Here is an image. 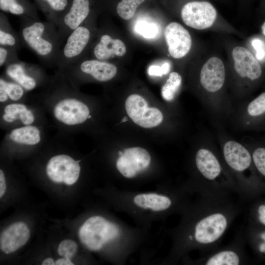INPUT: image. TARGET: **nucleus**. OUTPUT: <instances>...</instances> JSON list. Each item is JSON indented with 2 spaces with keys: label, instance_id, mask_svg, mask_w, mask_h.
<instances>
[{
  "label": "nucleus",
  "instance_id": "f257e3e1",
  "mask_svg": "<svg viewBox=\"0 0 265 265\" xmlns=\"http://www.w3.org/2000/svg\"><path fill=\"white\" fill-rule=\"evenodd\" d=\"M196 73V86L204 108L214 118H230L234 108L229 89L227 62L217 54L203 57Z\"/></svg>",
  "mask_w": 265,
  "mask_h": 265
},
{
  "label": "nucleus",
  "instance_id": "f03ea898",
  "mask_svg": "<svg viewBox=\"0 0 265 265\" xmlns=\"http://www.w3.org/2000/svg\"><path fill=\"white\" fill-rule=\"evenodd\" d=\"M227 62L229 89L233 100L244 101L263 77L259 61L246 47L234 45L229 48Z\"/></svg>",
  "mask_w": 265,
  "mask_h": 265
},
{
  "label": "nucleus",
  "instance_id": "7ed1b4c3",
  "mask_svg": "<svg viewBox=\"0 0 265 265\" xmlns=\"http://www.w3.org/2000/svg\"><path fill=\"white\" fill-rule=\"evenodd\" d=\"M19 36L22 45L34 52L45 63L55 65L62 41L53 23L20 17Z\"/></svg>",
  "mask_w": 265,
  "mask_h": 265
},
{
  "label": "nucleus",
  "instance_id": "20e7f679",
  "mask_svg": "<svg viewBox=\"0 0 265 265\" xmlns=\"http://www.w3.org/2000/svg\"><path fill=\"white\" fill-rule=\"evenodd\" d=\"M181 17L187 26L199 30H214L239 34L236 29L220 18L214 6L210 2L190 1L181 10Z\"/></svg>",
  "mask_w": 265,
  "mask_h": 265
},
{
  "label": "nucleus",
  "instance_id": "39448f33",
  "mask_svg": "<svg viewBox=\"0 0 265 265\" xmlns=\"http://www.w3.org/2000/svg\"><path fill=\"white\" fill-rule=\"evenodd\" d=\"M85 22L73 30L61 46L55 65L60 71L67 66L85 58L86 53L92 37V30L88 23Z\"/></svg>",
  "mask_w": 265,
  "mask_h": 265
},
{
  "label": "nucleus",
  "instance_id": "423d86ee",
  "mask_svg": "<svg viewBox=\"0 0 265 265\" xmlns=\"http://www.w3.org/2000/svg\"><path fill=\"white\" fill-rule=\"evenodd\" d=\"M220 146L223 160L229 170L239 178L256 169L248 147L234 139L221 136Z\"/></svg>",
  "mask_w": 265,
  "mask_h": 265
},
{
  "label": "nucleus",
  "instance_id": "0eeeda50",
  "mask_svg": "<svg viewBox=\"0 0 265 265\" xmlns=\"http://www.w3.org/2000/svg\"><path fill=\"white\" fill-rule=\"evenodd\" d=\"M243 103L234 111L235 124L244 130L261 131L265 129V91Z\"/></svg>",
  "mask_w": 265,
  "mask_h": 265
},
{
  "label": "nucleus",
  "instance_id": "6e6552de",
  "mask_svg": "<svg viewBox=\"0 0 265 265\" xmlns=\"http://www.w3.org/2000/svg\"><path fill=\"white\" fill-rule=\"evenodd\" d=\"M117 71L116 66L107 61L84 58L67 66L61 72L73 80L89 76L97 81L105 82L112 79Z\"/></svg>",
  "mask_w": 265,
  "mask_h": 265
},
{
  "label": "nucleus",
  "instance_id": "1a4fd4ad",
  "mask_svg": "<svg viewBox=\"0 0 265 265\" xmlns=\"http://www.w3.org/2000/svg\"><path fill=\"white\" fill-rule=\"evenodd\" d=\"M213 144L203 140L195 155L196 169L203 178L209 181H215L228 175L225 162L223 164Z\"/></svg>",
  "mask_w": 265,
  "mask_h": 265
},
{
  "label": "nucleus",
  "instance_id": "9d476101",
  "mask_svg": "<svg viewBox=\"0 0 265 265\" xmlns=\"http://www.w3.org/2000/svg\"><path fill=\"white\" fill-rule=\"evenodd\" d=\"M127 114L133 122L144 128H151L159 125L163 120L161 111L156 107L148 106L146 100L141 96L133 94L125 102Z\"/></svg>",
  "mask_w": 265,
  "mask_h": 265
},
{
  "label": "nucleus",
  "instance_id": "9b49d317",
  "mask_svg": "<svg viewBox=\"0 0 265 265\" xmlns=\"http://www.w3.org/2000/svg\"><path fill=\"white\" fill-rule=\"evenodd\" d=\"M80 160H75L69 156L58 155L53 157L46 166L49 178L56 183L63 182L67 185L75 184L79 179L80 171Z\"/></svg>",
  "mask_w": 265,
  "mask_h": 265
},
{
  "label": "nucleus",
  "instance_id": "f8f14e48",
  "mask_svg": "<svg viewBox=\"0 0 265 265\" xmlns=\"http://www.w3.org/2000/svg\"><path fill=\"white\" fill-rule=\"evenodd\" d=\"M228 224V218L223 212L211 213L196 223L194 233L195 240L202 244L214 243L223 234Z\"/></svg>",
  "mask_w": 265,
  "mask_h": 265
},
{
  "label": "nucleus",
  "instance_id": "ddd939ff",
  "mask_svg": "<svg viewBox=\"0 0 265 265\" xmlns=\"http://www.w3.org/2000/svg\"><path fill=\"white\" fill-rule=\"evenodd\" d=\"M54 117L67 125H76L91 117L88 106L74 97H66L59 100L53 110Z\"/></svg>",
  "mask_w": 265,
  "mask_h": 265
},
{
  "label": "nucleus",
  "instance_id": "4468645a",
  "mask_svg": "<svg viewBox=\"0 0 265 265\" xmlns=\"http://www.w3.org/2000/svg\"><path fill=\"white\" fill-rule=\"evenodd\" d=\"M116 167L125 177L131 178L146 169L151 161L149 152L141 147H132L119 151Z\"/></svg>",
  "mask_w": 265,
  "mask_h": 265
},
{
  "label": "nucleus",
  "instance_id": "2eb2a0df",
  "mask_svg": "<svg viewBox=\"0 0 265 265\" xmlns=\"http://www.w3.org/2000/svg\"><path fill=\"white\" fill-rule=\"evenodd\" d=\"M94 0H70L69 8L57 27L63 43L70 33L90 17Z\"/></svg>",
  "mask_w": 265,
  "mask_h": 265
},
{
  "label": "nucleus",
  "instance_id": "dca6fc26",
  "mask_svg": "<svg viewBox=\"0 0 265 265\" xmlns=\"http://www.w3.org/2000/svg\"><path fill=\"white\" fill-rule=\"evenodd\" d=\"M164 34L168 53L172 58L181 59L189 53L192 45V37L181 24L170 23L166 26Z\"/></svg>",
  "mask_w": 265,
  "mask_h": 265
},
{
  "label": "nucleus",
  "instance_id": "f3484780",
  "mask_svg": "<svg viewBox=\"0 0 265 265\" xmlns=\"http://www.w3.org/2000/svg\"><path fill=\"white\" fill-rule=\"evenodd\" d=\"M5 74L24 89L30 91L37 86L42 71L38 66L19 60L6 66Z\"/></svg>",
  "mask_w": 265,
  "mask_h": 265
},
{
  "label": "nucleus",
  "instance_id": "a211bd4d",
  "mask_svg": "<svg viewBox=\"0 0 265 265\" xmlns=\"http://www.w3.org/2000/svg\"><path fill=\"white\" fill-rule=\"evenodd\" d=\"M126 53V47L122 41L114 39L103 33L92 48L95 59L106 61L115 56H122Z\"/></svg>",
  "mask_w": 265,
  "mask_h": 265
},
{
  "label": "nucleus",
  "instance_id": "6ab92c4d",
  "mask_svg": "<svg viewBox=\"0 0 265 265\" xmlns=\"http://www.w3.org/2000/svg\"><path fill=\"white\" fill-rule=\"evenodd\" d=\"M48 21L57 27L60 20L67 12L70 0H35Z\"/></svg>",
  "mask_w": 265,
  "mask_h": 265
},
{
  "label": "nucleus",
  "instance_id": "aec40b11",
  "mask_svg": "<svg viewBox=\"0 0 265 265\" xmlns=\"http://www.w3.org/2000/svg\"><path fill=\"white\" fill-rule=\"evenodd\" d=\"M0 9L20 17L40 20L36 8L29 0H0Z\"/></svg>",
  "mask_w": 265,
  "mask_h": 265
},
{
  "label": "nucleus",
  "instance_id": "412c9836",
  "mask_svg": "<svg viewBox=\"0 0 265 265\" xmlns=\"http://www.w3.org/2000/svg\"><path fill=\"white\" fill-rule=\"evenodd\" d=\"M133 202L140 208L156 212L166 210L171 205V201L168 197L156 193L137 195L133 198Z\"/></svg>",
  "mask_w": 265,
  "mask_h": 265
},
{
  "label": "nucleus",
  "instance_id": "4be33fe9",
  "mask_svg": "<svg viewBox=\"0 0 265 265\" xmlns=\"http://www.w3.org/2000/svg\"><path fill=\"white\" fill-rule=\"evenodd\" d=\"M0 46L18 52L22 46L19 34L12 27L6 16L0 14Z\"/></svg>",
  "mask_w": 265,
  "mask_h": 265
},
{
  "label": "nucleus",
  "instance_id": "5701e85b",
  "mask_svg": "<svg viewBox=\"0 0 265 265\" xmlns=\"http://www.w3.org/2000/svg\"><path fill=\"white\" fill-rule=\"evenodd\" d=\"M3 119L7 123H12L19 119L25 125H30L34 121V116L26 106L20 103L10 104L6 106L2 115Z\"/></svg>",
  "mask_w": 265,
  "mask_h": 265
},
{
  "label": "nucleus",
  "instance_id": "b1692460",
  "mask_svg": "<svg viewBox=\"0 0 265 265\" xmlns=\"http://www.w3.org/2000/svg\"><path fill=\"white\" fill-rule=\"evenodd\" d=\"M13 142L27 145H34L41 140L38 128L31 125H26L11 131L9 136Z\"/></svg>",
  "mask_w": 265,
  "mask_h": 265
},
{
  "label": "nucleus",
  "instance_id": "393cba45",
  "mask_svg": "<svg viewBox=\"0 0 265 265\" xmlns=\"http://www.w3.org/2000/svg\"><path fill=\"white\" fill-rule=\"evenodd\" d=\"M133 29L135 33L147 40L156 39L161 34L160 25L150 17H138L134 23Z\"/></svg>",
  "mask_w": 265,
  "mask_h": 265
},
{
  "label": "nucleus",
  "instance_id": "a878e982",
  "mask_svg": "<svg viewBox=\"0 0 265 265\" xmlns=\"http://www.w3.org/2000/svg\"><path fill=\"white\" fill-rule=\"evenodd\" d=\"M244 144L250 151L256 171L265 178V140Z\"/></svg>",
  "mask_w": 265,
  "mask_h": 265
},
{
  "label": "nucleus",
  "instance_id": "bb28decb",
  "mask_svg": "<svg viewBox=\"0 0 265 265\" xmlns=\"http://www.w3.org/2000/svg\"><path fill=\"white\" fill-rule=\"evenodd\" d=\"M24 89L18 83L0 79V101L5 102L9 98L12 101L21 99L24 94Z\"/></svg>",
  "mask_w": 265,
  "mask_h": 265
},
{
  "label": "nucleus",
  "instance_id": "cd10ccee",
  "mask_svg": "<svg viewBox=\"0 0 265 265\" xmlns=\"http://www.w3.org/2000/svg\"><path fill=\"white\" fill-rule=\"evenodd\" d=\"M182 82L181 75L177 72H171L161 89L163 99L166 101H173L180 88Z\"/></svg>",
  "mask_w": 265,
  "mask_h": 265
},
{
  "label": "nucleus",
  "instance_id": "c85d7f7f",
  "mask_svg": "<svg viewBox=\"0 0 265 265\" xmlns=\"http://www.w3.org/2000/svg\"><path fill=\"white\" fill-rule=\"evenodd\" d=\"M240 262L238 255L232 250L220 251L209 258L207 265H238Z\"/></svg>",
  "mask_w": 265,
  "mask_h": 265
},
{
  "label": "nucleus",
  "instance_id": "c756f323",
  "mask_svg": "<svg viewBox=\"0 0 265 265\" xmlns=\"http://www.w3.org/2000/svg\"><path fill=\"white\" fill-rule=\"evenodd\" d=\"M145 0H120L116 4V11L119 16L125 20L133 17L138 7Z\"/></svg>",
  "mask_w": 265,
  "mask_h": 265
},
{
  "label": "nucleus",
  "instance_id": "7c9ffc66",
  "mask_svg": "<svg viewBox=\"0 0 265 265\" xmlns=\"http://www.w3.org/2000/svg\"><path fill=\"white\" fill-rule=\"evenodd\" d=\"M17 51L10 48L0 46V66L5 65L19 61Z\"/></svg>",
  "mask_w": 265,
  "mask_h": 265
},
{
  "label": "nucleus",
  "instance_id": "2f4dec72",
  "mask_svg": "<svg viewBox=\"0 0 265 265\" xmlns=\"http://www.w3.org/2000/svg\"><path fill=\"white\" fill-rule=\"evenodd\" d=\"M249 45L254 53L253 54L260 61L265 60V42L258 37H253L249 41Z\"/></svg>",
  "mask_w": 265,
  "mask_h": 265
},
{
  "label": "nucleus",
  "instance_id": "473e14b6",
  "mask_svg": "<svg viewBox=\"0 0 265 265\" xmlns=\"http://www.w3.org/2000/svg\"><path fill=\"white\" fill-rule=\"evenodd\" d=\"M171 68V63L167 61L161 65H151L148 69V73L150 76L161 77L169 73Z\"/></svg>",
  "mask_w": 265,
  "mask_h": 265
},
{
  "label": "nucleus",
  "instance_id": "72a5a7b5",
  "mask_svg": "<svg viewBox=\"0 0 265 265\" xmlns=\"http://www.w3.org/2000/svg\"><path fill=\"white\" fill-rule=\"evenodd\" d=\"M6 189L5 176L3 171L0 170V198L5 193Z\"/></svg>",
  "mask_w": 265,
  "mask_h": 265
},
{
  "label": "nucleus",
  "instance_id": "f704fd0d",
  "mask_svg": "<svg viewBox=\"0 0 265 265\" xmlns=\"http://www.w3.org/2000/svg\"><path fill=\"white\" fill-rule=\"evenodd\" d=\"M258 213L260 221L262 224L265 225V205L260 206L258 209Z\"/></svg>",
  "mask_w": 265,
  "mask_h": 265
},
{
  "label": "nucleus",
  "instance_id": "c9c22d12",
  "mask_svg": "<svg viewBox=\"0 0 265 265\" xmlns=\"http://www.w3.org/2000/svg\"><path fill=\"white\" fill-rule=\"evenodd\" d=\"M55 265H74L69 258H61L57 260L55 262Z\"/></svg>",
  "mask_w": 265,
  "mask_h": 265
},
{
  "label": "nucleus",
  "instance_id": "e433bc0d",
  "mask_svg": "<svg viewBox=\"0 0 265 265\" xmlns=\"http://www.w3.org/2000/svg\"><path fill=\"white\" fill-rule=\"evenodd\" d=\"M261 237L263 240H264V242L260 244L259 246L260 251L263 253L265 252V231L261 234Z\"/></svg>",
  "mask_w": 265,
  "mask_h": 265
},
{
  "label": "nucleus",
  "instance_id": "4c0bfd02",
  "mask_svg": "<svg viewBox=\"0 0 265 265\" xmlns=\"http://www.w3.org/2000/svg\"><path fill=\"white\" fill-rule=\"evenodd\" d=\"M42 265H54L55 262L53 261V259L51 258H48L45 259L42 263Z\"/></svg>",
  "mask_w": 265,
  "mask_h": 265
},
{
  "label": "nucleus",
  "instance_id": "58836bf2",
  "mask_svg": "<svg viewBox=\"0 0 265 265\" xmlns=\"http://www.w3.org/2000/svg\"><path fill=\"white\" fill-rule=\"evenodd\" d=\"M261 31L263 35L265 37V21L261 26Z\"/></svg>",
  "mask_w": 265,
  "mask_h": 265
},
{
  "label": "nucleus",
  "instance_id": "ea45409f",
  "mask_svg": "<svg viewBox=\"0 0 265 265\" xmlns=\"http://www.w3.org/2000/svg\"><path fill=\"white\" fill-rule=\"evenodd\" d=\"M128 120V119L126 117H124L122 118V120H121V122H126Z\"/></svg>",
  "mask_w": 265,
  "mask_h": 265
}]
</instances>
